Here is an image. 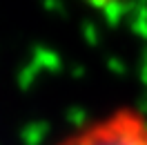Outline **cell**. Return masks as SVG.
<instances>
[{
  "instance_id": "cell-1",
  "label": "cell",
  "mask_w": 147,
  "mask_h": 145,
  "mask_svg": "<svg viewBox=\"0 0 147 145\" xmlns=\"http://www.w3.org/2000/svg\"><path fill=\"white\" fill-rule=\"evenodd\" d=\"M58 145H147V118L136 109L120 107L69 134Z\"/></svg>"
}]
</instances>
